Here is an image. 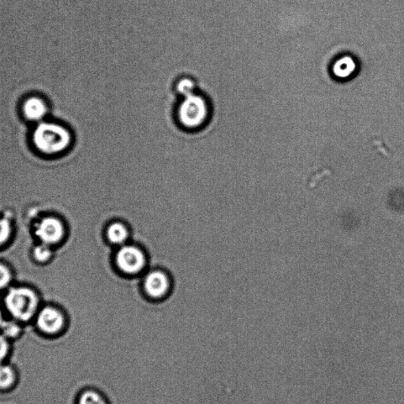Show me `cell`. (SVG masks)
<instances>
[{"instance_id":"6da1fadb","label":"cell","mask_w":404,"mask_h":404,"mask_svg":"<svg viewBox=\"0 0 404 404\" xmlns=\"http://www.w3.org/2000/svg\"><path fill=\"white\" fill-rule=\"evenodd\" d=\"M32 137L36 149L45 155L61 154L72 143L69 129L60 123L45 120L36 125Z\"/></svg>"},{"instance_id":"7a4b0ae2","label":"cell","mask_w":404,"mask_h":404,"mask_svg":"<svg viewBox=\"0 0 404 404\" xmlns=\"http://www.w3.org/2000/svg\"><path fill=\"white\" fill-rule=\"evenodd\" d=\"M211 104L201 94L194 93L182 98L178 106L176 117L182 129L201 130L211 118Z\"/></svg>"},{"instance_id":"3957f363","label":"cell","mask_w":404,"mask_h":404,"mask_svg":"<svg viewBox=\"0 0 404 404\" xmlns=\"http://www.w3.org/2000/svg\"><path fill=\"white\" fill-rule=\"evenodd\" d=\"M113 261L115 270L124 276H141L148 270V255L138 244L130 242L119 246L115 251Z\"/></svg>"},{"instance_id":"277c9868","label":"cell","mask_w":404,"mask_h":404,"mask_svg":"<svg viewBox=\"0 0 404 404\" xmlns=\"http://www.w3.org/2000/svg\"><path fill=\"white\" fill-rule=\"evenodd\" d=\"M5 303L13 317L26 322L34 316L38 306V299L33 291L19 287L9 292Z\"/></svg>"},{"instance_id":"5b68a950","label":"cell","mask_w":404,"mask_h":404,"mask_svg":"<svg viewBox=\"0 0 404 404\" xmlns=\"http://www.w3.org/2000/svg\"><path fill=\"white\" fill-rule=\"evenodd\" d=\"M141 277V288L150 300L160 302L169 296L172 290V280L166 271L161 269L148 270Z\"/></svg>"},{"instance_id":"8992f818","label":"cell","mask_w":404,"mask_h":404,"mask_svg":"<svg viewBox=\"0 0 404 404\" xmlns=\"http://www.w3.org/2000/svg\"><path fill=\"white\" fill-rule=\"evenodd\" d=\"M359 70L358 60L350 54L340 55L333 61L330 73L335 80L347 82L356 76Z\"/></svg>"},{"instance_id":"52a82bcc","label":"cell","mask_w":404,"mask_h":404,"mask_svg":"<svg viewBox=\"0 0 404 404\" xmlns=\"http://www.w3.org/2000/svg\"><path fill=\"white\" fill-rule=\"evenodd\" d=\"M64 227L59 219L56 218H45L38 225L36 235L44 244H55L64 235Z\"/></svg>"},{"instance_id":"ba28073f","label":"cell","mask_w":404,"mask_h":404,"mask_svg":"<svg viewBox=\"0 0 404 404\" xmlns=\"http://www.w3.org/2000/svg\"><path fill=\"white\" fill-rule=\"evenodd\" d=\"M48 112V104L43 98L38 96H31L25 99L22 104L23 117L29 122L39 123L44 121Z\"/></svg>"},{"instance_id":"9c48e42d","label":"cell","mask_w":404,"mask_h":404,"mask_svg":"<svg viewBox=\"0 0 404 404\" xmlns=\"http://www.w3.org/2000/svg\"><path fill=\"white\" fill-rule=\"evenodd\" d=\"M131 233L128 225L121 220H113L106 229V237L110 245L119 248L130 243Z\"/></svg>"},{"instance_id":"30bf717a","label":"cell","mask_w":404,"mask_h":404,"mask_svg":"<svg viewBox=\"0 0 404 404\" xmlns=\"http://www.w3.org/2000/svg\"><path fill=\"white\" fill-rule=\"evenodd\" d=\"M38 324L42 331L49 334L56 333L64 325V318L56 309L47 307L40 313Z\"/></svg>"},{"instance_id":"8fae6325","label":"cell","mask_w":404,"mask_h":404,"mask_svg":"<svg viewBox=\"0 0 404 404\" xmlns=\"http://www.w3.org/2000/svg\"><path fill=\"white\" fill-rule=\"evenodd\" d=\"M78 404H110L107 397L102 392L88 390L82 393Z\"/></svg>"},{"instance_id":"7c38bea8","label":"cell","mask_w":404,"mask_h":404,"mask_svg":"<svg viewBox=\"0 0 404 404\" xmlns=\"http://www.w3.org/2000/svg\"><path fill=\"white\" fill-rule=\"evenodd\" d=\"M176 91L182 97L196 93V83L191 78H182L176 85Z\"/></svg>"},{"instance_id":"4fadbf2b","label":"cell","mask_w":404,"mask_h":404,"mask_svg":"<svg viewBox=\"0 0 404 404\" xmlns=\"http://www.w3.org/2000/svg\"><path fill=\"white\" fill-rule=\"evenodd\" d=\"M14 381L12 369L7 366H0V388H7L13 384Z\"/></svg>"},{"instance_id":"5bb4252c","label":"cell","mask_w":404,"mask_h":404,"mask_svg":"<svg viewBox=\"0 0 404 404\" xmlns=\"http://www.w3.org/2000/svg\"><path fill=\"white\" fill-rule=\"evenodd\" d=\"M34 254L35 259L39 261H45L51 257V250L46 244L36 246Z\"/></svg>"},{"instance_id":"9a60e30c","label":"cell","mask_w":404,"mask_h":404,"mask_svg":"<svg viewBox=\"0 0 404 404\" xmlns=\"http://www.w3.org/2000/svg\"><path fill=\"white\" fill-rule=\"evenodd\" d=\"M12 228L7 219H0V246L4 244L8 240Z\"/></svg>"},{"instance_id":"2e32d148","label":"cell","mask_w":404,"mask_h":404,"mask_svg":"<svg viewBox=\"0 0 404 404\" xmlns=\"http://www.w3.org/2000/svg\"><path fill=\"white\" fill-rule=\"evenodd\" d=\"M10 276L9 270L3 265H0V289L9 285L10 281Z\"/></svg>"},{"instance_id":"e0dca14e","label":"cell","mask_w":404,"mask_h":404,"mask_svg":"<svg viewBox=\"0 0 404 404\" xmlns=\"http://www.w3.org/2000/svg\"><path fill=\"white\" fill-rule=\"evenodd\" d=\"M8 353V344L3 337H0V363Z\"/></svg>"},{"instance_id":"ac0fdd59","label":"cell","mask_w":404,"mask_h":404,"mask_svg":"<svg viewBox=\"0 0 404 404\" xmlns=\"http://www.w3.org/2000/svg\"><path fill=\"white\" fill-rule=\"evenodd\" d=\"M4 332L10 337H14L19 333V328L17 325L13 324H8L6 326L3 327Z\"/></svg>"},{"instance_id":"d6986e66","label":"cell","mask_w":404,"mask_h":404,"mask_svg":"<svg viewBox=\"0 0 404 404\" xmlns=\"http://www.w3.org/2000/svg\"><path fill=\"white\" fill-rule=\"evenodd\" d=\"M2 322H3L2 313H1V311H0V325L2 324Z\"/></svg>"}]
</instances>
